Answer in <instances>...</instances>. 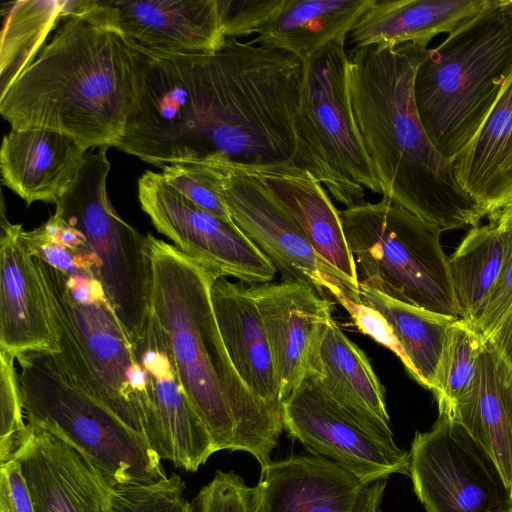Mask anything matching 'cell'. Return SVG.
<instances>
[{
    "instance_id": "obj_1",
    "label": "cell",
    "mask_w": 512,
    "mask_h": 512,
    "mask_svg": "<svg viewBox=\"0 0 512 512\" xmlns=\"http://www.w3.org/2000/svg\"><path fill=\"white\" fill-rule=\"evenodd\" d=\"M135 49L137 96L117 149L159 168L212 157L293 164L301 58L236 38L213 53Z\"/></svg>"
},
{
    "instance_id": "obj_2",
    "label": "cell",
    "mask_w": 512,
    "mask_h": 512,
    "mask_svg": "<svg viewBox=\"0 0 512 512\" xmlns=\"http://www.w3.org/2000/svg\"><path fill=\"white\" fill-rule=\"evenodd\" d=\"M427 45L353 48L348 54L351 113L382 195L442 232L475 227L487 216L460 188L453 161L426 134L414 78Z\"/></svg>"
},
{
    "instance_id": "obj_3",
    "label": "cell",
    "mask_w": 512,
    "mask_h": 512,
    "mask_svg": "<svg viewBox=\"0 0 512 512\" xmlns=\"http://www.w3.org/2000/svg\"><path fill=\"white\" fill-rule=\"evenodd\" d=\"M146 240L150 311L216 451L247 452L266 465L284 430L281 411L250 391L229 358L211 301L212 283L221 275L150 233Z\"/></svg>"
},
{
    "instance_id": "obj_4",
    "label": "cell",
    "mask_w": 512,
    "mask_h": 512,
    "mask_svg": "<svg viewBox=\"0 0 512 512\" xmlns=\"http://www.w3.org/2000/svg\"><path fill=\"white\" fill-rule=\"evenodd\" d=\"M134 41L67 18L34 61L0 95L11 129L64 133L87 150L116 147L137 96Z\"/></svg>"
},
{
    "instance_id": "obj_5",
    "label": "cell",
    "mask_w": 512,
    "mask_h": 512,
    "mask_svg": "<svg viewBox=\"0 0 512 512\" xmlns=\"http://www.w3.org/2000/svg\"><path fill=\"white\" fill-rule=\"evenodd\" d=\"M512 73V9L493 0L438 46L427 49L414 78L423 128L454 161L475 136Z\"/></svg>"
},
{
    "instance_id": "obj_6",
    "label": "cell",
    "mask_w": 512,
    "mask_h": 512,
    "mask_svg": "<svg viewBox=\"0 0 512 512\" xmlns=\"http://www.w3.org/2000/svg\"><path fill=\"white\" fill-rule=\"evenodd\" d=\"M26 421L75 448L112 487L167 477L146 436L82 389L53 352L16 355Z\"/></svg>"
},
{
    "instance_id": "obj_7",
    "label": "cell",
    "mask_w": 512,
    "mask_h": 512,
    "mask_svg": "<svg viewBox=\"0 0 512 512\" xmlns=\"http://www.w3.org/2000/svg\"><path fill=\"white\" fill-rule=\"evenodd\" d=\"M45 292L58 352L73 380L134 430L144 434L131 375L134 347L100 281L68 277L33 256Z\"/></svg>"
},
{
    "instance_id": "obj_8",
    "label": "cell",
    "mask_w": 512,
    "mask_h": 512,
    "mask_svg": "<svg viewBox=\"0 0 512 512\" xmlns=\"http://www.w3.org/2000/svg\"><path fill=\"white\" fill-rule=\"evenodd\" d=\"M358 283L439 314L459 318L442 231L382 195L339 210Z\"/></svg>"
},
{
    "instance_id": "obj_9",
    "label": "cell",
    "mask_w": 512,
    "mask_h": 512,
    "mask_svg": "<svg viewBox=\"0 0 512 512\" xmlns=\"http://www.w3.org/2000/svg\"><path fill=\"white\" fill-rule=\"evenodd\" d=\"M344 43L331 42L304 62L293 165L307 170L348 208L365 202L366 190L382 194L383 188L352 117Z\"/></svg>"
},
{
    "instance_id": "obj_10",
    "label": "cell",
    "mask_w": 512,
    "mask_h": 512,
    "mask_svg": "<svg viewBox=\"0 0 512 512\" xmlns=\"http://www.w3.org/2000/svg\"><path fill=\"white\" fill-rule=\"evenodd\" d=\"M108 149L86 153L76 181L55 202L54 214L84 235L97 261L98 280L134 344L150 313V260L146 236L122 219L108 197Z\"/></svg>"
},
{
    "instance_id": "obj_11",
    "label": "cell",
    "mask_w": 512,
    "mask_h": 512,
    "mask_svg": "<svg viewBox=\"0 0 512 512\" xmlns=\"http://www.w3.org/2000/svg\"><path fill=\"white\" fill-rule=\"evenodd\" d=\"M409 475L426 512H510L512 493L489 453L457 420L439 413L416 432Z\"/></svg>"
},
{
    "instance_id": "obj_12",
    "label": "cell",
    "mask_w": 512,
    "mask_h": 512,
    "mask_svg": "<svg viewBox=\"0 0 512 512\" xmlns=\"http://www.w3.org/2000/svg\"><path fill=\"white\" fill-rule=\"evenodd\" d=\"M223 197L233 222L270 259L281 280L307 283L319 294L362 303L359 285L327 263L307 236L249 166L216 157Z\"/></svg>"
},
{
    "instance_id": "obj_13",
    "label": "cell",
    "mask_w": 512,
    "mask_h": 512,
    "mask_svg": "<svg viewBox=\"0 0 512 512\" xmlns=\"http://www.w3.org/2000/svg\"><path fill=\"white\" fill-rule=\"evenodd\" d=\"M138 198L156 230L196 262L250 286L274 279V264L234 222L194 204L160 172L147 170L139 177Z\"/></svg>"
},
{
    "instance_id": "obj_14",
    "label": "cell",
    "mask_w": 512,
    "mask_h": 512,
    "mask_svg": "<svg viewBox=\"0 0 512 512\" xmlns=\"http://www.w3.org/2000/svg\"><path fill=\"white\" fill-rule=\"evenodd\" d=\"M286 432L314 456L330 460L363 484L409 475V453L381 442L349 417L309 375L281 403Z\"/></svg>"
},
{
    "instance_id": "obj_15",
    "label": "cell",
    "mask_w": 512,
    "mask_h": 512,
    "mask_svg": "<svg viewBox=\"0 0 512 512\" xmlns=\"http://www.w3.org/2000/svg\"><path fill=\"white\" fill-rule=\"evenodd\" d=\"M72 17L170 53H213L226 39L217 0H66Z\"/></svg>"
},
{
    "instance_id": "obj_16",
    "label": "cell",
    "mask_w": 512,
    "mask_h": 512,
    "mask_svg": "<svg viewBox=\"0 0 512 512\" xmlns=\"http://www.w3.org/2000/svg\"><path fill=\"white\" fill-rule=\"evenodd\" d=\"M133 347L151 401L145 428L149 444L161 460L196 472L217 451L180 381L167 335L151 311Z\"/></svg>"
},
{
    "instance_id": "obj_17",
    "label": "cell",
    "mask_w": 512,
    "mask_h": 512,
    "mask_svg": "<svg viewBox=\"0 0 512 512\" xmlns=\"http://www.w3.org/2000/svg\"><path fill=\"white\" fill-rule=\"evenodd\" d=\"M271 348L282 401L316 374L333 302L311 285L281 280L249 286Z\"/></svg>"
},
{
    "instance_id": "obj_18",
    "label": "cell",
    "mask_w": 512,
    "mask_h": 512,
    "mask_svg": "<svg viewBox=\"0 0 512 512\" xmlns=\"http://www.w3.org/2000/svg\"><path fill=\"white\" fill-rule=\"evenodd\" d=\"M29 426V440L15 460L34 512H110L112 487L84 456L51 432Z\"/></svg>"
},
{
    "instance_id": "obj_19",
    "label": "cell",
    "mask_w": 512,
    "mask_h": 512,
    "mask_svg": "<svg viewBox=\"0 0 512 512\" xmlns=\"http://www.w3.org/2000/svg\"><path fill=\"white\" fill-rule=\"evenodd\" d=\"M0 350L58 352L49 308L21 224L11 223L1 204Z\"/></svg>"
},
{
    "instance_id": "obj_20",
    "label": "cell",
    "mask_w": 512,
    "mask_h": 512,
    "mask_svg": "<svg viewBox=\"0 0 512 512\" xmlns=\"http://www.w3.org/2000/svg\"><path fill=\"white\" fill-rule=\"evenodd\" d=\"M87 150L76 139L45 128L11 129L0 149L2 183L27 205L54 203L74 184Z\"/></svg>"
},
{
    "instance_id": "obj_21",
    "label": "cell",
    "mask_w": 512,
    "mask_h": 512,
    "mask_svg": "<svg viewBox=\"0 0 512 512\" xmlns=\"http://www.w3.org/2000/svg\"><path fill=\"white\" fill-rule=\"evenodd\" d=\"M259 512H357L367 485L318 456H290L261 467Z\"/></svg>"
},
{
    "instance_id": "obj_22",
    "label": "cell",
    "mask_w": 512,
    "mask_h": 512,
    "mask_svg": "<svg viewBox=\"0 0 512 512\" xmlns=\"http://www.w3.org/2000/svg\"><path fill=\"white\" fill-rule=\"evenodd\" d=\"M327 395L381 442L395 447L385 390L364 351L332 319L326 328L315 374Z\"/></svg>"
},
{
    "instance_id": "obj_23",
    "label": "cell",
    "mask_w": 512,
    "mask_h": 512,
    "mask_svg": "<svg viewBox=\"0 0 512 512\" xmlns=\"http://www.w3.org/2000/svg\"><path fill=\"white\" fill-rule=\"evenodd\" d=\"M217 325L238 375L260 400L281 411L267 334L249 286L218 276L211 286Z\"/></svg>"
},
{
    "instance_id": "obj_24",
    "label": "cell",
    "mask_w": 512,
    "mask_h": 512,
    "mask_svg": "<svg viewBox=\"0 0 512 512\" xmlns=\"http://www.w3.org/2000/svg\"><path fill=\"white\" fill-rule=\"evenodd\" d=\"M453 164L460 188L486 215L512 203V73Z\"/></svg>"
},
{
    "instance_id": "obj_25",
    "label": "cell",
    "mask_w": 512,
    "mask_h": 512,
    "mask_svg": "<svg viewBox=\"0 0 512 512\" xmlns=\"http://www.w3.org/2000/svg\"><path fill=\"white\" fill-rule=\"evenodd\" d=\"M249 167L295 219L316 252L359 285L339 210L322 184L307 170L293 164Z\"/></svg>"
},
{
    "instance_id": "obj_26",
    "label": "cell",
    "mask_w": 512,
    "mask_h": 512,
    "mask_svg": "<svg viewBox=\"0 0 512 512\" xmlns=\"http://www.w3.org/2000/svg\"><path fill=\"white\" fill-rule=\"evenodd\" d=\"M453 419L489 453L512 493V368L488 338Z\"/></svg>"
},
{
    "instance_id": "obj_27",
    "label": "cell",
    "mask_w": 512,
    "mask_h": 512,
    "mask_svg": "<svg viewBox=\"0 0 512 512\" xmlns=\"http://www.w3.org/2000/svg\"><path fill=\"white\" fill-rule=\"evenodd\" d=\"M493 0H373L349 35L354 48L407 42L427 45L436 35L452 33Z\"/></svg>"
},
{
    "instance_id": "obj_28",
    "label": "cell",
    "mask_w": 512,
    "mask_h": 512,
    "mask_svg": "<svg viewBox=\"0 0 512 512\" xmlns=\"http://www.w3.org/2000/svg\"><path fill=\"white\" fill-rule=\"evenodd\" d=\"M373 0H284L252 41L309 60L334 41L345 42Z\"/></svg>"
},
{
    "instance_id": "obj_29",
    "label": "cell",
    "mask_w": 512,
    "mask_h": 512,
    "mask_svg": "<svg viewBox=\"0 0 512 512\" xmlns=\"http://www.w3.org/2000/svg\"><path fill=\"white\" fill-rule=\"evenodd\" d=\"M362 303L379 311L390 325L406 360V370L431 392L451 325L459 318L439 314L359 284Z\"/></svg>"
},
{
    "instance_id": "obj_30",
    "label": "cell",
    "mask_w": 512,
    "mask_h": 512,
    "mask_svg": "<svg viewBox=\"0 0 512 512\" xmlns=\"http://www.w3.org/2000/svg\"><path fill=\"white\" fill-rule=\"evenodd\" d=\"M472 227L449 257L459 318L474 326L483 315L498 279L503 257V232L498 211Z\"/></svg>"
},
{
    "instance_id": "obj_31",
    "label": "cell",
    "mask_w": 512,
    "mask_h": 512,
    "mask_svg": "<svg viewBox=\"0 0 512 512\" xmlns=\"http://www.w3.org/2000/svg\"><path fill=\"white\" fill-rule=\"evenodd\" d=\"M66 0H25L7 3L1 36L3 94L34 61L49 32L63 19Z\"/></svg>"
},
{
    "instance_id": "obj_32",
    "label": "cell",
    "mask_w": 512,
    "mask_h": 512,
    "mask_svg": "<svg viewBox=\"0 0 512 512\" xmlns=\"http://www.w3.org/2000/svg\"><path fill=\"white\" fill-rule=\"evenodd\" d=\"M483 344V335L472 323L459 318L451 325L432 391L439 413L454 417L475 379Z\"/></svg>"
},
{
    "instance_id": "obj_33",
    "label": "cell",
    "mask_w": 512,
    "mask_h": 512,
    "mask_svg": "<svg viewBox=\"0 0 512 512\" xmlns=\"http://www.w3.org/2000/svg\"><path fill=\"white\" fill-rule=\"evenodd\" d=\"M163 179L200 208L233 222L222 192V171L215 157L161 167Z\"/></svg>"
},
{
    "instance_id": "obj_34",
    "label": "cell",
    "mask_w": 512,
    "mask_h": 512,
    "mask_svg": "<svg viewBox=\"0 0 512 512\" xmlns=\"http://www.w3.org/2000/svg\"><path fill=\"white\" fill-rule=\"evenodd\" d=\"M15 359L16 355L0 350V464L15 460L31 435Z\"/></svg>"
},
{
    "instance_id": "obj_35",
    "label": "cell",
    "mask_w": 512,
    "mask_h": 512,
    "mask_svg": "<svg viewBox=\"0 0 512 512\" xmlns=\"http://www.w3.org/2000/svg\"><path fill=\"white\" fill-rule=\"evenodd\" d=\"M110 512H193L179 475L147 484L112 488Z\"/></svg>"
},
{
    "instance_id": "obj_36",
    "label": "cell",
    "mask_w": 512,
    "mask_h": 512,
    "mask_svg": "<svg viewBox=\"0 0 512 512\" xmlns=\"http://www.w3.org/2000/svg\"><path fill=\"white\" fill-rule=\"evenodd\" d=\"M260 488L249 486L236 473L217 470L193 499V512H259Z\"/></svg>"
},
{
    "instance_id": "obj_37",
    "label": "cell",
    "mask_w": 512,
    "mask_h": 512,
    "mask_svg": "<svg viewBox=\"0 0 512 512\" xmlns=\"http://www.w3.org/2000/svg\"><path fill=\"white\" fill-rule=\"evenodd\" d=\"M497 211L502 224L503 257L494 289L475 326L484 338L495 332L512 305V203Z\"/></svg>"
},
{
    "instance_id": "obj_38",
    "label": "cell",
    "mask_w": 512,
    "mask_h": 512,
    "mask_svg": "<svg viewBox=\"0 0 512 512\" xmlns=\"http://www.w3.org/2000/svg\"><path fill=\"white\" fill-rule=\"evenodd\" d=\"M284 0H217L226 38L245 37L272 18Z\"/></svg>"
},
{
    "instance_id": "obj_39",
    "label": "cell",
    "mask_w": 512,
    "mask_h": 512,
    "mask_svg": "<svg viewBox=\"0 0 512 512\" xmlns=\"http://www.w3.org/2000/svg\"><path fill=\"white\" fill-rule=\"evenodd\" d=\"M340 304L348 311L362 333L390 349L398 356L403 365L407 366V360L400 344L387 320L379 311L364 303L353 302L349 299H344Z\"/></svg>"
},
{
    "instance_id": "obj_40",
    "label": "cell",
    "mask_w": 512,
    "mask_h": 512,
    "mask_svg": "<svg viewBox=\"0 0 512 512\" xmlns=\"http://www.w3.org/2000/svg\"><path fill=\"white\" fill-rule=\"evenodd\" d=\"M0 512H34L20 464H0Z\"/></svg>"
},
{
    "instance_id": "obj_41",
    "label": "cell",
    "mask_w": 512,
    "mask_h": 512,
    "mask_svg": "<svg viewBox=\"0 0 512 512\" xmlns=\"http://www.w3.org/2000/svg\"><path fill=\"white\" fill-rule=\"evenodd\" d=\"M512 368V305L495 332L488 337Z\"/></svg>"
},
{
    "instance_id": "obj_42",
    "label": "cell",
    "mask_w": 512,
    "mask_h": 512,
    "mask_svg": "<svg viewBox=\"0 0 512 512\" xmlns=\"http://www.w3.org/2000/svg\"><path fill=\"white\" fill-rule=\"evenodd\" d=\"M384 490L379 486L368 487L361 499L357 512H379Z\"/></svg>"
},
{
    "instance_id": "obj_43",
    "label": "cell",
    "mask_w": 512,
    "mask_h": 512,
    "mask_svg": "<svg viewBox=\"0 0 512 512\" xmlns=\"http://www.w3.org/2000/svg\"><path fill=\"white\" fill-rule=\"evenodd\" d=\"M509 7L512 9V0H506Z\"/></svg>"
},
{
    "instance_id": "obj_44",
    "label": "cell",
    "mask_w": 512,
    "mask_h": 512,
    "mask_svg": "<svg viewBox=\"0 0 512 512\" xmlns=\"http://www.w3.org/2000/svg\"><path fill=\"white\" fill-rule=\"evenodd\" d=\"M510 512H512V509H511V511H510Z\"/></svg>"
}]
</instances>
